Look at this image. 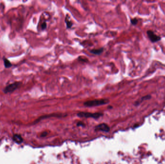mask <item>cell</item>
<instances>
[{
	"mask_svg": "<svg viewBox=\"0 0 165 164\" xmlns=\"http://www.w3.org/2000/svg\"><path fill=\"white\" fill-rule=\"evenodd\" d=\"M109 102V100L107 99H95L86 101L84 103V105L86 107H95L105 105Z\"/></svg>",
	"mask_w": 165,
	"mask_h": 164,
	"instance_id": "6da1fadb",
	"label": "cell"
},
{
	"mask_svg": "<svg viewBox=\"0 0 165 164\" xmlns=\"http://www.w3.org/2000/svg\"><path fill=\"white\" fill-rule=\"evenodd\" d=\"M21 82L16 81L11 84L7 85L3 90V92L5 94L12 93L14 91L18 89L21 85Z\"/></svg>",
	"mask_w": 165,
	"mask_h": 164,
	"instance_id": "7a4b0ae2",
	"label": "cell"
},
{
	"mask_svg": "<svg viewBox=\"0 0 165 164\" xmlns=\"http://www.w3.org/2000/svg\"><path fill=\"white\" fill-rule=\"evenodd\" d=\"M77 115L80 117H85V118H98L100 116H103V114L101 113H89V112H81L78 113Z\"/></svg>",
	"mask_w": 165,
	"mask_h": 164,
	"instance_id": "3957f363",
	"label": "cell"
},
{
	"mask_svg": "<svg viewBox=\"0 0 165 164\" xmlns=\"http://www.w3.org/2000/svg\"><path fill=\"white\" fill-rule=\"evenodd\" d=\"M147 34L149 39L152 42H156L160 40L161 38L159 36L156 35V34L152 31H148Z\"/></svg>",
	"mask_w": 165,
	"mask_h": 164,
	"instance_id": "277c9868",
	"label": "cell"
},
{
	"mask_svg": "<svg viewBox=\"0 0 165 164\" xmlns=\"http://www.w3.org/2000/svg\"><path fill=\"white\" fill-rule=\"evenodd\" d=\"M95 130L102 131L104 132H108L110 130V127L105 123H101L97 125L95 127Z\"/></svg>",
	"mask_w": 165,
	"mask_h": 164,
	"instance_id": "5b68a950",
	"label": "cell"
},
{
	"mask_svg": "<svg viewBox=\"0 0 165 164\" xmlns=\"http://www.w3.org/2000/svg\"><path fill=\"white\" fill-rule=\"evenodd\" d=\"M13 140L14 142H16L18 144H20L23 142V139L21 135L19 134H15L13 137Z\"/></svg>",
	"mask_w": 165,
	"mask_h": 164,
	"instance_id": "8992f818",
	"label": "cell"
},
{
	"mask_svg": "<svg viewBox=\"0 0 165 164\" xmlns=\"http://www.w3.org/2000/svg\"><path fill=\"white\" fill-rule=\"evenodd\" d=\"M104 51V48H100L99 49H92L90 51V52L95 55H100L103 53Z\"/></svg>",
	"mask_w": 165,
	"mask_h": 164,
	"instance_id": "52a82bcc",
	"label": "cell"
},
{
	"mask_svg": "<svg viewBox=\"0 0 165 164\" xmlns=\"http://www.w3.org/2000/svg\"><path fill=\"white\" fill-rule=\"evenodd\" d=\"M3 59L4 61V67L5 68H9L12 67V64L10 62V61L8 59L4 57H3Z\"/></svg>",
	"mask_w": 165,
	"mask_h": 164,
	"instance_id": "ba28073f",
	"label": "cell"
},
{
	"mask_svg": "<svg viewBox=\"0 0 165 164\" xmlns=\"http://www.w3.org/2000/svg\"><path fill=\"white\" fill-rule=\"evenodd\" d=\"M65 22L66 24V26H67V28L68 29L71 28V27H72V25H73V23L69 19V16L68 15H67L66 17L65 18Z\"/></svg>",
	"mask_w": 165,
	"mask_h": 164,
	"instance_id": "9c48e42d",
	"label": "cell"
},
{
	"mask_svg": "<svg viewBox=\"0 0 165 164\" xmlns=\"http://www.w3.org/2000/svg\"><path fill=\"white\" fill-rule=\"evenodd\" d=\"M151 98V96L150 95H147L146 96H143V97L141 98L140 100H139L138 101L136 102L135 105V106H138V105L140 103H141L142 102H143V101L144 100H148V99H149Z\"/></svg>",
	"mask_w": 165,
	"mask_h": 164,
	"instance_id": "30bf717a",
	"label": "cell"
},
{
	"mask_svg": "<svg viewBox=\"0 0 165 164\" xmlns=\"http://www.w3.org/2000/svg\"><path fill=\"white\" fill-rule=\"evenodd\" d=\"M131 23L133 25H136L137 24V23L138 22V20L136 18H134L133 19H131Z\"/></svg>",
	"mask_w": 165,
	"mask_h": 164,
	"instance_id": "8fae6325",
	"label": "cell"
},
{
	"mask_svg": "<svg viewBox=\"0 0 165 164\" xmlns=\"http://www.w3.org/2000/svg\"><path fill=\"white\" fill-rule=\"evenodd\" d=\"M47 27V24L45 21H44V22L42 23V24H41V29L42 30L44 31L45 30L46 28Z\"/></svg>",
	"mask_w": 165,
	"mask_h": 164,
	"instance_id": "7c38bea8",
	"label": "cell"
},
{
	"mask_svg": "<svg viewBox=\"0 0 165 164\" xmlns=\"http://www.w3.org/2000/svg\"><path fill=\"white\" fill-rule=\"evenodd\" d=\"M77 126H84L85 124L82 122H78L77 124Z\"/></svg>",
	"mask_w": 165,
	"mask_h": 164,
	"instance_id": "4fadbf2b",
	"label": "cell"
},
{
	"mask_svg": "<svg viewBox=\"0 0 165 164\" xmlns=\"http://www.w3.org/2000/svg\"><path fill=\"white\" fill-rule=\"evenodd\" d=\"M80 61H84V62H87L86 61H87V59L85 58H81L80 57L79 58Z\"/></svg>",
	"mask_w": 165,
	"mask_h": 164,
	"instance_id": "5bb4252c",
	"label": "cell"
},
{
	"mask_svg": "<svg viewBox=\"0 0 165 164\" xmlns=\"http://www.w3.org/2000/svg\"><path fill=\"white\" fill-rule=\"evenodd\" d=\"M47 133H46V132H44V133H43L41 134V137H45L47 135Z\"/></svg>",
	"mask_w": 165,
	"mask_h": 164,
	"instance_id": "9a60e30c",
	"label": "cell"
}]
</instances>
